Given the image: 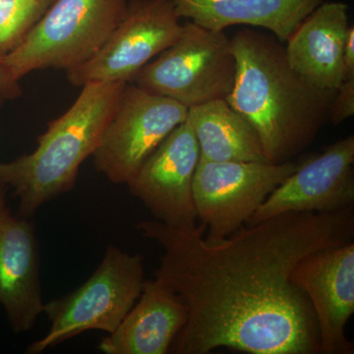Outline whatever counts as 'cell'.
Wrapping results in <instances>:
<instances>
[{"label": "cell", "mask_w": 354, "mask_h": 354, "mask_svg": "<svg viewBox=\"0 0 354 354\" xmlns=\"http://www.w3.org/2000/svg\"><path fill=\"white\" fill-rule=\"evenodd\" d=\"M164 249L155 278L189 309L172 344L176 354L227 348L250 354H318L319 330L308 297L291 281L310 254L353 241L354 209L288 212L245 225L209 243L203 223L136 225Z\"/></svg>", "instance_id": "obj_1"}, {"label": "cell", "mask_w": 354, "mask_h": 354, "mask_svg": "<svg viewBox=\"0 0 354 354\" xmlns=\"http://www.w3.org/2000/svg\"><path fill=\"white\" fill-rule=\"evenodd\" d=\"M230 43L236 75L227 102L256 130L268 162H290L329 122L337 90L307 82L291 68L285 46L272 35L243 29Z\"/></svg>", "instance_id": "obj_2"}, {"label": "cell", "mask_w": 354, "mask_h": 354, "mask_svg": "<svg viewBox=\"0 0 354 354\" xmlns=\"http://www.w3.org/2000/svg\"><path fill=\"white\" fill-rule=\"evenodd\" d=\"M127 83L92 82L39 135L32 152L0 162V183L19 199L22 216L75 185L83 162L94 155Z\"/></svg>", "instance_id": "obj_3"}, {"label": "cell", "mask_w": 354, "mask_h": 354, "mask_svg": "<svg viewBox=\"0 0 354 354\" xmlns=\"http://www.w3.org/2000/svg\"><path fill=\"white\" fill-rule=\"evenodd\" d=\"M127 6L128 0H55L4 62L18 80L37 70L76 68L99 53Z\"/></svg>", "instance_id": "obj_4"}, {"label": "cell", "mask_w": 354, "mask_h": 354, "mask_svg": "<svg viewBox=\"0 0 354 354\" xmlns=\"http://www.w3.org/2000/svg\"><path fill=\"white\" fill-rule=\"evenodd\" d=\"M143 257L109 246L99 267L77 290L44 304L50 329L26 353L39 354L87 330L111 334L143 288Z\"/></svg>", "instance_id": "obj_5"}, {"label": "cell", "mask_w": 354, "mask_h": 354, "mask_svg": "<svg viewBox=\"0 0 354 354\" xmlns=\"http://www.w3.org/2000/svg\"><path fill=\"white\" fill-rule=\"evenodd\" d=\"M235 75L236 59L225 32L189 21L179 38L140 70L132 82L189 109L227 100Z\"/></svg>", "instance_id": "obj_6"}, {"label": "cell", "mask_w": 354, "mask_h": 354, "mask_svg": "<svg viewBox=\"0 0 354 354\" xmlns=\"http://www.w3.org/2000/svg\"><path fill=\"white\" fill-rule=\"evenodd\" d=\"M299 167L297 162L199 160L193 179L198 218L209 243L227 239L252 218L268 196Z\"/></svg>", "instance_id": "obj_7"}, {"label": "cell", "mask_w": 354, "mask_h": 354, "mask_svg": "<svg viewBox=\"0 0 354 354\" xmlns=\"http://www.w3.org/2000/svg\"><path fill=\"white\" fill-rule=\"evenodd\" d=\"M187 114L183 104L127 83L92 156L95 169L111 183L127 184Z\"/></svg>", "instance_id": "obj_8"}, {"label": "cell", "mask_w": 354, "mask_h": 354, "mask_svg": "<svg viewBox=\"0 0 354 354\" xmlns=\"http://www.w3.org/2000/svg\"><path fill=\"white\" fill-rule=\"evenodd\" d=\"M172 0H128L127 13L92 59L66 72L75 87L131 83L140 70L171 46L183 24Z\"/></svg>", "instance_id": "obj_9"}, {"label": "cell", "mask_w": 354, "mask_h": 354, "mask_svg": "<svg viewBox=\"0 0 354 354\" xmlns=\"http://www.w3.org/2000/svg\"><path fill=\"white\" fill-rule=\"evenodd\" d=\"M199 160L196 136L185 120L149 156L127 185L156 221L171 227H196L193 179Z\"/></svg>", "instance_id": "obj_10"}, {"label": "cell", "mask_w": 354, "mask_h": 354, "mask_svg": "<svg viewBox=\"0 0 354 354\" xmlns=\"http://www.w3.org/2000/svg\"><path fill=\"white\" fill-rule=\"evenodd\" d=\"M354 136L339 140L299 165L246 225L288 212L334 213L354 206Z\"/></svg>", "instance_id": "obj_11"}, {"label": "cell", "mask_w": 354, "mask_h": 354, "mask_svg": "<svg viewBox=\"0 0 354 354\" xmlns=\"http://www.w3.org/2000/svg\"><path fill=\"white\" fill-rule=\"evenodd\" d=\"M291 281L308 297L319 330V353L353 354L346 327L354 313V242L310 254Z\"/></svg>", "instance_id": "obj_12"}, {"label": "cell", "mask_w": 354, "mask_h": 354, "mask_svg": "<svg viewBox=\"0 0 354 354\" xmlns=\"http://www.w3.org/2000/svg\"><path fill=\"white\" fill-rule=\"evenodd\" d=\"M7 191L0 183V305L14 332L22 333L44 312L38 241L32 223L11 213Z\"/></svg>", "instance_id": "obj_13"}, {"label": "cell", "mask_w": 354, "mask_h": 354, "mask_svg": "<svg viewBox=\"0 0 354 354\" xmlns=\"http://www.w3.org/2000/svg\"><path fill=\"white\" fill-rule=\"evenodd\" d=\"M183 298L160 279L144 281L141 295L120 325L102 339L106 354H165L188 320Z\"/></svg>", "instance_id": "obj_14"}, {"label": "cell", "mask_w": 354, "mask_h": 354, "mask_svg": "<svg viewBox=\"0 0 354 354\" xmlns=\"http://www.w3.org/2000/svg\"><path fill=\"white\" fill-rule=\"evenodd\" d=\"M348 6L324 1L286 41V59L305 80L324 90H337L346 79L344 44L349 27Z\"/></svg>", "instance_id": "obj_15"}, {"label": "cell", "mask_w": 354, "mask_h": 354, "mask_svg": "<svg viewBox=\"0 0 354 354\" xmlns=\"http://www.w3.org/2000/svg\"><path fill=\"white\" fill-rule=\"evenodd\" d=\"M325 0H172L179 17L213 31L236 25L265 28L281 43Z\"/></svg>", "instance_id": "obj_16"}, {"label": "cell", "mask_w": 354, "mask_h": 354, "mask_svg": "<svg viewBox=\"0 0 354 354\" xmlns=\"http://www.w3.org/2000/svg\"><path fill=\"white\" fill-rule=\"evenodd\" d=\"M186 120L196 136L200 160L267 162L257 132L227 100L191 106Z\"/></svg>", "instance_id": "obj_17"}, {"label": "cell", "mask_w": 354, "mask_h": 354, "mask_svg": "<svg viewBox=\"0 0 354 354\" xmlns=\"http://www.w3.org/2000/svg\"><path fill=\"white\" fill-rule=\"evenodd\" d=\"M55 0H0V55L15 48Z\"/></svg>", "instance_id": "obj_18"}, {"label": "cell", "mask_w": 354, "mask_h": 354, "mask_svg": "<svg viewBox=\"0 0 354 354\" xmlns=\"http://www.w3.org/2000/svg\"><path fill=\"white\" fill-rule=\"evenodd\" d=\"M354 114V78L344 79L330 104L329 122L339 125Z\"/></svg>", "instance_id": "obj_19"}, {"label": "cell", "mask_w": 354, "mask_h": 354, "mask_svg": "<svg viewBox=\"0 0 354 354\" xmlns=\"http://www.w3.org/2000/svg\"><path fill=\"white\" fill-rule=\"evenodd\" d=\"M22 94L20 80L13 75L12 72L4 62V57L0 55V109L7 102L18 99Z\"/></svg>", "instance_id": "obj_20"}, {"label": "cell", "mask_w": 354, "mask_h": 354, "mask_svg": "<svg viewBox=\"0 0 354 354\" xmlns=\"http://www.w3.org/2000/svg\"><path fill=\"white\" fill-rule=\"evenodd\" d=\"M344 74L346 79L354 78V27L349 25L344 44Z\"/></svg>", "instance_id": "obj_21"}]
</instances>
